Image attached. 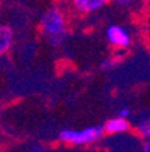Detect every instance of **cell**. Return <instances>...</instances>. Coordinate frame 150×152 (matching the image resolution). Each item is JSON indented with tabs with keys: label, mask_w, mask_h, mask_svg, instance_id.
I'll use <instances>...</instances> for the list:
<instances>
[{
	"label": "cell",
	"mask_w": 150,
	"mask_h": 152,
	"mask_svg": "<svg viewBox=\"0 0 150 152\" xmlns=\"http://www.w3.org/2000/svg\"><path fill=\"white\" fill-rule=\"evenodd\" d=\"M39 28L49 45H61L68 35V22L64 11L57 6L47 8L39 19Z\"/></svg>",
	"instance_id": "cell-1"
},
{
	"label": "cell",
	"mask_w": 150,
	"mask_h": 152,
	"mask_svg": "<svg viewBox=\"0 0 150 152\" xmlns=\"http://www.w3.org/2000/svg\"><path fill=\"white\" fill-rule=\"evenodd\" d=\"M103 134V125H92L80 130L62 129L58 134V139L70 145H89L101 139Z\"/></svg>",
	"instance_id": "cell-2"
},
{
	"label": "cell",
	"mask_w": 150,
	"mask_h": 152,
	"mask_svg": "<svg viewBox=\"0 0 150 152\" xmlns=\"http://www.w3.org/2000/svg\"><path fill=\"white\" fill-rule=\"evenodd\" d=\"M106 38L111 46L118 49L128 48L131 44V37L128 31L120 25H109L106 28Z\"/></svg>",
	"instance_id": "cell-3"
},
{
	"label": "cell",
	"mask_w": 150,
	"mask_h": 152,
	"mask_svg": "<svg viewBox=\"0 0 150 152\" xmlns=\"http://www.w3.org/2000/svg\"><path fill=\"white\" fill-rule=\"evenodd\" d=\"M111 0H69V3L76 12L81 15L96 12L103 7H106Z\"/></svg>",
	"instance_id": "cell-4"
},
{
	"label": "cell",
	"mask_w": 150,
	"mask_h": 152,
	"mask_svg": "<svg viewBox=\"0 0 150 152\" xmlns=\"http://www.w3.org/2000/svg\"><path fill=\"white\" fill-rule=\"evenodd\" d=\"M130 129V124L127 120L120 117H114L109 118L106 124L103 125V130L104 133H108V134H118V133H125Z\"/></svg>",
	"instance_id": "cell-5"
},
{
	"label": "cell",
	"mask_w": 150,
	"mask_h": 152,
	"mask_svg": "<svg viewBox=\"0 0 150 152\" xmlns=\"http://www.w3.org/2000/svg\"><path fill=\"white\" fill-rule=\"evenodd\" d=\"M14 44V30L7 25H0V56L11 49Z\"/></svg>",
	"instance_id": "cell-6"
},
{
	"label": "cell",
	"mask_w": 150,
	"mask_h": 152,
	"mask_svg": "<svg viewBox=\"0 0 150 152\" xmlns=\"http://www.w3.org/2000/svg\"><path fill=\"white\" fill-rule=\"evenodd\" d=\"M137 132L139 133V136H142L143 139L150 140V117L142 120L141 122L137 125Z\"/></svg>",
	"instance_id": "cell-7"
},
{
	"label": "cell",
	"mask_w": 150,
	"mask_h": 152,
	"mask_svg": "<svg viewBox=\"0 0 150 152\" xmlns=\"http://www.w3.org/2000/svg\"><path fill=\"white\" fill-rule=\"evenodd\" d=\"M118 63L119 61L116 60L115 57H107V58H104V60L101 61V68H103V69H111V68H114Z\"/></svg>",
	"instance_id": "cell-8"
},
{
	"label": "cell",
	"mask_w": 150,
	"mask_h": 152,
	"mask_svg": "<svg viewBox=\"0 0 150 152\" xmlns=\"http://www.w3.org/2000/svg\"><path fill=\"white\" fill-rule=\"evenodd\" d=\"M111 1H114L120 7H131L135 3V0H111Z\"/></svg>",
	"instance_id": "cell-9"
},
{
	"label": "cell",
	"mask_w": 150,
	"mask_h": 152,
	"mask_svg": "<svg viewBox=\"0 0 150 152\" xmlns=\"http://www.w3.org/2000/svg\"><path fill=\"white\" fill-rule=\"evenodd\" d=\"M130 115H131V110H130L128 107H122L120 110L118 111V117L125 118V120H127Z\"/></svg>",
	"instance_id": "cell-10"
},
{
	"label": "cell",
	"mask_w": 150,
	"mask_h": 152,
	"mask_svg": "<svg viewBox=\"0 0 150 152\" xmlns=\"http://www.w3.org/2000/svg\"><path fill=\"white\" fill-rule=\"evenodd\" d=\"M142 152H150V140H146L142 144Z\"/></svg>",
	"instance_id": "cell-11"
},
{
	"label": "cell",
	"mask_w": 150,
	"mask_h": 152,
	"mask_svg": "<svg viewBox=\"0 0 150 152\" xmlns=\"http://www.w3.org/2000/svg\"><path fill=\"white\" fill-rule=\"evenodd\" d=\"M28 152H45V149H43V147H41V145H34L30 148Z\"/></svg>",
	"instance_id": "cell-12"
},
{
	"label": "cell",
	"mask_w": 150,
	"mask_h": 152,
	"mask_svg": "<svg viewBox=\"0 0 150 152\" xmlns=\"http://www.w3.org/2000/svg\"><path fill=\"white\" fill-rule=\"evenodd\" d=\"M1 110H3V109H1V104H0V114H1Z\"/></svg>",
	"instance_id": "cell-13"
},
{
	"label": "cell",
	"mask_w": 150,
	"mask_h": 152,
	"mask_svg": "<svg viewBox=\"0 0 150 152\" xmlns=\"http://www.w3.org/2000/svg\"><path fill=\"white\" fill-rule=\"evenodd\" d=\"M142 1H146V3H147V1H150V0H142Z\"/></svg>",
	"instance_id": "cell-14"
}]
</instances>
